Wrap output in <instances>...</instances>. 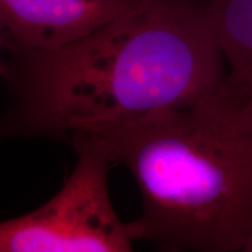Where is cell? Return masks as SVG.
Returning <instances> with one entry per match:
<instances>
[{"mask_svg": "<svg viewBox=\"0 0 252 252\" xmlns=\"http://www.w3.org/2000/svg\"><path fill=\"white\" fill-rule=\"evenodd\" d=\"M4 50L2 135L68 140L187 106L228 77L208 0H141L64 48Z\"/></svg>", "mask_w": 252, "mask_h": 252, "instance_id": "obj_1", "label": "cell"}, {"mask_svg": "<svg viewBox=\"0 0 252 252\" xmlns=\"http://www.w3.org/2000/svg\"><path fill=\"white\" fill-rule=\"evenodd\" d=\"M82 132L102 138L137 181L143 239L169 252H244L252 238L250 93L226 77L187 106Z\"/></svg>", "mask_w": 252, "mask_h": 252, "instance_id": "obj_2", "label": "cell"}, {"mask_svg": "<svg viewBox=\"0 0 252 252\" xmlns=\"http://www.w3.org/2000/svg\"><path fill=\"white\" fill-rule=\"evenodd\" d=\"M77 161L54 197L0 224L1 252H128L143 239L139 220L123 222L112 206L106 145L91 132L68 139Z\"/></svg>", "mask_w": 252, "mask_h": 252, "instance_id": "obj_3", "label": "cell"}, {"mask_svg": "<svg viewBox=\"0 0 252 252\" xmlns=\"http://www.w3.org/2000/svg\"><path fill=\"white\" fill-rule=\"evenodd\" d=\"M140 1L0 0L1 48H64L131 12Z\"/></svg>", "mask_w": 252, "mask_h": 252, "instance_id": "obj_4", "label": "cell"}, {"mask_svg": "<svg viewBox=\"0 0 252 252\" xmlns=\"http://www.w3.org/2000/svg\"><path fill=\"white\" fill-rule=\"evenodd\" d=\"M228 78L252 94V0H208Z\"/></svg>", "mask_w": 252, "mask_h": 252, "instance_id": "obj_5", "label": "cell"}, {"mask_svg": "<svg viewBox=\"0 0 252 252\" xmlns=\"http://www.w3.org/2000/svg\"><path fill=\"white\" fill-rule=\"evenodd\" d=\"M244 252H252V238L249 241V243L247 244V247L244 249Z\"/></svg>", "mask_w": 252, "mask_h": 252, "instance_id": "obj_6", "label": "cell"}]
</instances>
